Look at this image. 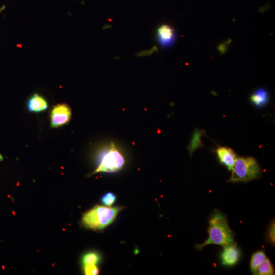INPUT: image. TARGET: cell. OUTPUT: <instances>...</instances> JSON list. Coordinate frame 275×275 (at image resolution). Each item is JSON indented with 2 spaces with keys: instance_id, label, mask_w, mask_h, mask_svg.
I'll return each instance as SVG.
<instances>
[{
  "instance_id": "3957f363",
  "label": "cell",
  "mask_w": 275,
  "mask_h": 275,
  "mask_svg": "<svg viewBox=\"0 0 275 275\" xmlns=\"http://www.w3.org/2000/svg\"><path fill=\"white\" fill-rule=\"evenodd\" d=\"M125 164L124 156L112 142L99 153L97 167L92 174L117 172L124 168Z\"/></svg>"
},
{
  "instance_id": "e0dca14e",
  "label": "cell",
  "mask_w": 275,
  "mask_h": 275,
  "mask_svg": "<svg viewBox=\"0 0 275 275\" xmlns=\"http://www.w3.org/2000/svg\"><path fill=\"white\" fill-rule=\"evenodd\" d=\"M274 221L270 225L267 233V240L269 243L274 244Z\"/></svg>"
},
{
  "instance_id": "5b68a950",
  "label": "cell",
  "mask_w": 275,
  "mask_h": 275,
  "mask_svg": "<svg viewBox=\"0 0 275 275\" xmlns=\"http://www.w3.org/2000/svg\"><path fill=\"white\" fill-rule=\"evenodd\" d=\"M72 112L69 106L65 103L54 105L50 114V126L57 128L68 123L71 118Z\"/></svg>"
},
{
  "instance_id": "7a4b0ae2",
  "label": "cell",
  "mask_w": 275,
  "mask_h": 275,
  "mask_svg": "<svg viewBox=\"0 0 275 275\" xmlns=\"http://www.w3.org/2000/svg\"><path fill=\"white\" fill-rule=\"evenodd\" d=\"M123 208L121 206L111 207L96 205L83 214L81 223L86 228L95 231L102 230L115 221Z\"/></svg>"
},
{
  "instance_id": "4fadbf2b",
  "label": "cell",
  "mask_w": 275,
  "mask_h": 275,
  "mask_svg": "<svg viewBox=\"0 0 275 275\" xmlns=\"http://www.w3.org/2000/svg\"><path fill=\"white\" fill-rule=\"evenodd\" d=\"M100 261V255L97 252H91L85 254L82 258L83 266L97 265Z\"/></svg>"
},
{
  "instance_id": "52a82bcc",
  "label": "cell",
  "mask_w": 275,
  "mask_h": 275,
  "mask_svg": "<svg viewBox=\"0 0 275 275\" xmlns=\"http://www.w3.org/2000/svg\"><path fill=\"white\" fill-rule=\"evenodd\" d=\"M221 255L222 263L224 265L232 266L235 264L240 257V252L235 243H232L224 247Z\"/></svg>"
},
{
  "instance_id": "7c38bea8",
  "label": "cell",
  "mask_w": 275,
  "mask_h": 275,
  "mask_svg": "<svg viewBox=\"0 0 275 275\" xmlns=\"http://www.w3.org/2000/svg\"><path fill=\"white\" fill-rule=\"evenodd\" d=\"M266 255L264 251L260 250L254 253L251 258L250 268L254 274L259 265L266 259Z\"/></svg>"
},
{
  "instance_id": "5bb4252c",
  "label": "cell",
  "mask_w": 275,
  "mask_h": 275,
  "mask_svg": "<svg viewBox=\"0 0 275 275\" xmlns=\"http://www.w3.org/2000/svg\"><path fill=\"white\" fill-rule=\"evenodd\" d=\"M202 133L201 131L198 130L195 131L192 140L189 146L187 147L190 155L193 154L196 149L202 145L200 140Z\"/></svg>"
},
{
  "instance_id": "277c9868",
  "label": "cell",
  "mask_w": 275,
  "mask_h": 275,
  "mask_svg": "<svg viewBox=\"0 0 275 275\" xmlns=\"http://www.w3.org/2000/svg\"><path fill=\"white\" fill-rule=\"evenodd\" d=\"M260 174V169L256 160L252 157H237L230 182H248L257 178Z\"/></svg>"
},
{
  "instance_id": "9c48e42d",
  "label": "cell",
  "mask_w": 275,
  "mask_h": 275,
  "mask_svg": "<svg viewBox=\"0 0 275 275\" xmlns=\"http://www.w3.org/2000/svg\"><path fill=\"white\" fill-rule=\"evenodd\" d=\"M26 105L28 110L32 113L42 112L48 107L46 99L37 93H34L29 98Z\"/></svg>"
},
{
  "instance_id": "2e32d148",
  "label": "cell",
  "mask_w": 275,
  "mask_h": 275,
  "mask_svg": "<svg viewBox=\"0 0 275 275\" xmlns=\"http://www.w3.org/2000/svg\"><path fill=\"white\" fill-rule=\"evenodd\" d=\"M84 266V271L87 275H96L98 274L99 270L96 265H85Z\"/></svg>"
},
{
  "instance_id": "8992f818",
  "label": "cell",
  "mask_w": 275,
  "mask_h": 275,
  "mask_svg": "<svg viewBox=\"0 0 275 275\" xmlns=\"http://www.w3.org/2000/svg\"><path fill=\"white\" fill-rule=\"evenodd\" d=\"M156 37L159 44L164 48L172 47L177 39V34L171 26L163 24L157 30Z\"/></svg>"
},
{
  "instance_id": "ac0fdd59",
  "label": "cell",
  "mask_w": 275,
  "mask_h": 275,
  "mask_svg": "<svg viewBox=\"0 0 275 275\" xmlns=\"http://www.w3.org/2000/svg\"><path fill=\"white\" fill-rule=\"evenodd\" d=\"M5 6H3L2 7L0 8V14L5 9Z\"/></svg>"
},
{
  "instance_id": "8fae6325",
  "label": "cell",
  "mask_w": 275,
  "mask_h": 275,
  "mask_svg": "<svg viewBox=\"0 0 275 275\" xmlns=\"http://www.w3.org/2000/svg\"><path fill=\"white\" fill-rule=\"evenodd\" d=\"M254 274L258 275L273 274L274 269L269 259L266 258V259L257 267Z\"/></svg>"
},
{
  "instance_id": "ba28073f",
  "label": "cell",
  "mask_w": 275,
  "mask_h": 275,
  "mask_svg": "<svg viewBox=\"0 0 275 275\" xmlns=\"http://www.w3.org/2000/svg\"><path fill=\"white\" fill-rule=\"evenodd\" d=\"M216 153L220 162L229 170L232 171L237 157L233 150L228 147H219L216 149Z\"/></svg>"
},
{
  "instance_id": "30bf717a",
  "label": "cell",
  "mask_w": 275,
  "mask_h": 275,
  "mask_svg": "<svg viewBox=\"0 0 275 275\" xmlns=\"http://www.w3.org/2000/svg\"><path fill=\"white\" fill-rule=\"evenodd\" d=\"M254 105L261 107L265 105L269 100L267 91L263 88H260L254 91L250 97Z\"/></svg>"
},
{
  "instance_id": "9a60e30c",
  "label": "cell",
  "mask_w": 275,
  "mask_h": 275,
  "mask_svg": "<svg viewBox=\"0 0 275 275\" xmlns=\"http://www.w3.org/2000/svg\"><path fill=\"white\" fill-rule=\"evenodd\" d=\"M116 199V196L114 193L108 192L102 197L101 202L106 206H111L114 204Z\"/></svg>"
},
{
  "instance_id": "6da1fadb",
  "label": "cell",
  "mask_w": 275,
  "mask_h": 275,
  "mask_svg": "<svg viewBox=\"0 0 275 275\" xmlns=\"http://www.w3.org/2000/svg\"><path fill=\"white\" fill-rule=\"evenodd\" d=\"M208 237L202 243L196 245L201 251L209 244H217L223 247L234 243V236L230 229L227 217L221 211L215 210L209 219Z\"/></svg>"
}]
</instances>
